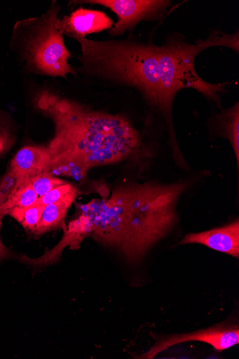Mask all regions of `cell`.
<instances>
[{
	"label": "cell",
	"instance_id": "obj_11",
	"mask_svg": "<svg viewBox=\"0 0 239 359\" xmlns=\"http://www.w3.org/2000/svg\"><path fill=\"white\" fill-rule=\"evenodd\" d=\"M80 194L81 191L76 187L62 200L45 206L41 216L38 234H44L62 226L67 211L69 210Z\"/></svg>",
	"mask_w": 239,
	"mask_h": 359
},
{
	"label": "cell",
	"instance_id": "obj_6",
	"mask_svg": "<svg viewBox=\"0 0 239 359\" xmlns=\"http://www.w3.org/2000/svg\"><path fill=\"white\" fill-rule=\"evenodd\" d=\"M74 4H90L109 8L118 20L109 30L111 37L122 36L142 21L161 20L172 4L166 0H86L71 1Z\"/></svg>",
	"mask_w": 239,
	"mask_h": 359
},
{
	"label": "cell",
	"instance_id": "obj_15",
	"mask_svg": "<svg viewBox=\"0 0 239 359\" xmlns=\"http://www.w3.org/2000/svg\"><path fill=\"white\" fill-rule=\"evenodd\" d=\"M89 169L76 161H61L53 163L49 172L53 175L64 176L83 182L86 180Z\"/></svg>",
	"mask_w": 239,
	"mask_h": 359
},
{
	"label": "cell",
	"instance_id": "obj_18",
	"mask_svg": "<svg viewBox=\"0 0 239 359\" xmlns=\"http://www.w3.org/2000/svg\"><path fill=\"white\" fill-rule=\"evenodd\" d=\"M16 181L17 180L8 172L1 182H0V208L6 201L8 196L15 184ZM2 215L3 214L0 211V219H1ZM2 250V245L1 242H0V253H1Z\"/></svg>",
	"mask_w": 239,
	"mask_h": 359
},
{
	"label": "cell",
	"instance_id": "obj_3",
	"mask_svg": "<svg viewBox=\"0 0 239 359\" xmlns=\"http://www.w3.org/2000/svg\"><path fill=\"white\" fill-rule=\"evenodd\" d=\"M189 182L134 183L126 235L120 248L130 262H138L163 239L177 220L176 206Z\"/></svg>",
	"mask_w": 239,
	"mask_h": 359
},
{
	"label": "cell",
	"instance_id": "obj_1",
	"mask_svg": "<svg viewBox=\"0 0 239 359\" xmlns=\"http://www.w3.org/2000/svg\"><path fill=\"white\" fill-rule=\"evenodd\" d=\"M81 47L78 72L87 76L137 89L150 106L163 116L169 133L173 156L184 167L172 117L178 93L192 88L221 107L219 93L228 83L212 84L203 81L195 69V60L203 50L226 47L238 53L239 35L214 31L204 41L191 44L173 36L161 46L132 41H96L75 38Z\"/></svg>",
	"mask_w": 239,
	"mask_h": 359
},
{
	"label": "cell",
	"instance_id": "obj_12",
	"mask_svg": "<svg viewBox=\"0 0 239 359\" xmlns=\"http://www.w3.org/2000/svg\"><path fill=\"white\" fill-rule=\"evenodd\" d=\"M239 104L221 111L217 117L219 134L227 139L233 148L236 159L237 167L239 165Z\"/></svg>",
	"mask_w": 239,
	"mask_h": 359
},
{
	"label": "cell",
	"instance_id": "obj_5",
	"mask_svg": "<svg viewBox=\"0 0 239 359\" xmlns=\"http://www.w3.org/2000/svg\"><path fill=\"white\" fill-rule=\"evenodd\" d=\"M134 183L116 188L109 200L88 204L93 218V238L104 245L120 250L127 232Z\"/></svg>",
	"mask_w": 239,
	"mask_h": 359
},
{
	"label": "cell",
	"instance_id": "obj_17",
	"mask_svg": "<svg viewBox=\"0 0 239 359\" xmlns=\"http://www.w3.org/2000/svg\"><path fill=\"white\" fill-rule=\"evenodd\" d=\"M76 187L71 183L65 182L64 184L52 189L50 191L39 198L36 203L34 205L46 206L58 202L74 191Z\"/></svg>",
	"mask_w": 239,
	"mask_h": 359
},
{
	"label": "cell",
	"instance_id": "obj_19",
	"mask_svg": "<svg viewBox=\"0 0 239 359\" xmlns=\"http://www.w3.org/2000/svg\"><path fill=\"white\" fill-rule=\"evenodd\" d=\"M12 141L11 134L8 129L0 123V156L11 146Z\"/></svg>",
	"mask_w": 239,
	"mask_h": 359
},
{
	"label": "cell",
	"instance_id": "obj_13",
	"mask_svg": "<svg viewBox=\"0 0 239 359\" xmlns=\"http://www.w3.org/2000/svg\"><path fill=\"white\" fill-rule=\"evenodd\" d=\"M39 197L33 190L28 179L18 180L6 201L0 208L3 215L14 208H26L36 203Z\"/></svg>",
	"mask_w": 239,
	"mask_h": 359
},
{
	"label": "cell",
	"instance_id": "obj_7",
	"mask_svg": "<svg viewBox=\"0 0 239 359\" xmlns=\"http://www.w3.org/2000/svg\"><path fill=\"white\" fill-rule=\"evenodd\" d=\"M189 341L206 343L221 352L238 344L239 330L238 325H220L189 334L165 336L159 339L141 358H153L170 347Z\"/></svg>",
	"mask_w": 239,
	"mask_h": 359
},
{
	"label": "cell",
	"instance_id": "obj_16",
	"mask_svg": "<svg viewBox=\"0 0 239 359\" xmlns=\"http://www.w3.org/2000/svg\"><path fill=\"white\" fill-rule=\"evenodd\" d=\"M30 185L39 198L52 189L64 184L66 182L56 177L49 171L45 172L36 176L28 179Z\"/></svg>",
	"mask_w": 239,
	"mask_h": 359
},
{
	"label": "cell",
	"instance_id": "obj_14",
	"mask_svg": "<svg viewBox=\"0 0 239 359\" xmlns=\"http://www.w3.org/2000/svg\"><path fill=\"white\" fill-rule=\"evenodd\" d=\"M45 206L32 205L26 208H14L6 215L16 219L25 230L38 234L41 216Z\"/></svg>",
	"mask_w": 239,
	"mask_h": 359
},
{
	"label": "cell",
	"instance_id": "obj_4",
	"mask_svg": "<svg viewBox=\"0 0 239 359\" xmlns=\"http://www.w3.org/2000/svg\"><path fill=\"white\" fill-rule=\"evenodd\" d=\"M60 11L53 1L41 16L19 21L15 26L13 43L29 73L64 79L76 75L69 62L73 55L57 27Z\"/></svg>",
	"mask_w": 239,
	"mask_h": 359
},
{
	"label": "cell",
	"instance_id": "obj_8",
	"mask_svg": "<svg viewBox=\"0 0 239 359\" xmlns=\"http://www.w3.org/2000/svg\"><path fill=\"white\" fill-rule=\"evenodd\" d=\"M114 25L113 20L105 13L84 8H78L70 15L60 18L57 22L63 36L74 39L109 30Z\"/></svg>",
	"mask_w": 239,
	"mask_h": 359
},
{
	"label": "cell",
	"instance_id": "obj_2",
	"mask_svg": "<svg viewBox=\"0 0 239 359\" xmlns=\"http://www.w3.org/2000/svg\"><path fill=\"white\" fill-rule=\"evenodd\" d=\"M36 103L55 126L48 146L51 164L76 161L90 170L121 162L142 147L139 133L121 114L93 111L46 91L40 93Z\"/></svg>",
	"mask_w": 239,
	"mask_h": 359
},
{
	"label": "cell",
	"instance_id": "obj_9",
	"mask_svg": "<svg viewBox=\"0 0 239 359\" xmlns=\"http://www.w3.org/2000/svg\"><path fill=\"white\" fill-rule=\"evenodd\" d=\"M181 245L199 244L238 259L239 257V221L210 231L189 233L180 243Z\"/></svg>",
	"mask_w": 239,
	"mask_h": 359
},
{
	"label": "cell",
	"instance_id": "obj_10",
	"mask_svg": "<svg viewBox=\"0 0 239 359\" xmlns=\"http://www.w3.org/2000/svg\"><path fill=\"white\" fill-rule=\"evenodd\" d=\"M51 154L48 147L25 146L11 160L8 173L18 180H26L49 171Z\"/></svg>",
	"mask_w": 239,
	"mask_h": 359
}]
</instances>
